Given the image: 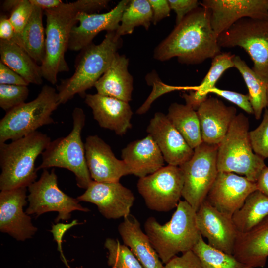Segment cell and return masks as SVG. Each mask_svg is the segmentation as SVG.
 Returning a JSON list of instances; mask_svg holds the SVG:
<instances>
[{
  "label": "cell",
  "mask_w": 268,
  "mask_h": 268,
  "mask_svg": "<svg viewBox=\"0 0 268 268\" xmlns=\"http://www.w3.org/2000/svg\"><path fill=\"white\" fill-rule=\"evenodd\" d=\"M211 13L201 6L188 14L155 48L153 58L164 62L176 57L182 64H198L221 53Z\"/></svg>",
  "instance_id": "1"
},
{
  "label": "cell",
  "mask_w": 268,
  "mask_h": 268,
  "mask_svg": "<svg viewBox=\"0 0 268 268\" xmlns=\"http://www.w3.org/2000/svg\"><path fill=\"white\" fill-rule=\"evenodd\" d=\"M108 0H78L63 2L57 7L44 11L46 17L45 55L40 65L43 78L52 84L57 82L58 74L69 70L65 59L73 28L82 12L95 13L105 8Z\"/></svg>",
  "instance_id": "2"
},
{
  "label": "cell",
  "mask_w": 268,
  "mask_h": 268,
  "mask_svg": "<svg viewBox=\"0 0 268 268\" xmlns=\"http://www.w3.org/2000/svg\"><path fill=\"white\" fill-rule=\"evenodd\" d=\"M145 233L163 264L179 253L191 251L202 236L196 221V211L185 200L180 201L171 219L160 224L153 217L144 224Z\"/></svg>",
  "instance_id": "3"
},
{
  "label": "cell",
  "mask_w": 268,
  "mask_h": 268,
  "mask_svg": "<svg viewBox=\"0 0 268 268\" xmlns=\"http://www.w3.org/2000/svg\"><path fill=\"white\" fill-rule=\"evenodd\" d=\"M122 41L115 31L107 32L99 44L93 43L81 50L73 75L61 81L57 86L60 105L65 104L76 95L85 96V92L96 82L111 65Z\"/></svg>",
  "instance_id": "4"
},
{
  "label": "cell",
  "mask_w": 268,
  "mask_h": 268,
  "mask_svg": "<svg viewBox=\"0 0 268 268\" xmlns=\"http://www.w3.org/2000/svg\"><path fill=\"white\" fill-rule=\"evenodd\" d=\"M46 134L38 131L9 143L0 144V189L28 187L35 182V163L50 142Z\"/></svg>",
  "instance_id": "5"
},
{
  "label": "cell",
  "mask_w": 268,
  "mask_h": 268,
  "mask_svg": "<svg viewBox=\"0 0 268 268\" xmlns=\"http://www.w3.org/2000/svg\"><path fill=\"white\" fill-rule=\"evenodd\" d=\"M249 128L248 118L241 113L237 114L218 145L217 166L218 172L242 175L256 183L266 165L253 150Z\"/></svg>",
  "instance_id": "6"
},
{
  "label": "cell",
  "mask_w": 268,
  "mask_h": 268,
  "mask_svg": "<svg viewBox=\"0 0 268 268\" xmlns=\"http://www.w3.org/2000/svg\"><path fill=\"white\" fill-rule=\"evenodd\" d=\"M73 127L65 137L51 141L42 154V162L37 170L50 167L67 169L75 176L78 187L86 189L93 181L87 166L81 132L85 124L82 109L76 107L72 112Z\"/></svg>",
  "instance_id": "7"
},
{
  "label": "cell",
  "mask_w": 268,
  "mask_h": 268,
  "mask_svg": "<svg viewBox=\"0 0 268 268\" xmlns=\"http://www.w3.org/2000/svg\"><path fill=\"white\" fill-rule=\"evenodd\" d=\"M60 105L56 90L45 85L35 99L6 112L0 121V144L21 138L55 123L51 115Z\"/></svg>",
  "instance_id": "8"
},
{
  "label": "cell",
  "mask_w": 268,
  "mask_h": 268,
  "mask_svg": "<svg viewBox=\"0 0 268 268\" xmlns=\"http://www.w3.org/2000/svg\"><path fill=\"white\" fill-rule=\"evenodd\" d=\"M219 46L242 48L249 55L252 69L268 84V20L242 18L221 33Z\"/></svg>",
  "instance_id": "9"
},
{
  "label": "cell",
  "mask_w": 268,
  "mask_h": 268,
  "mask_svg": "<svg viewBox=\"0 0 268 268\" xmlns=\"http://www.w3.org/2000/svg\"><path fill=\"white\" fill-rule=\"evenodd\" d=\"M217 148L218 145L203 142L194 149L192 157L179 166L184 177L182 197L196 211L217 176Z\"/></svg>",
  "instance_id": "10"
},
{
  "label": "cell",
  "mask_w": 268,
  "mask_h": 268,
  "mask_svg": "<svg viewBox=\"0 0 268 268\" xmlns=\"http://www.w3.org/2000/svg\"><path fill=\"white\" fill-rule=\"evenodd\" d=\"M28 189L29 204L25 211L28 215L38 217L45 212L56 211L58 215L55 222H58L60 220H68L73 211H89L77 199L68 196L59 188L54 169L51 172L43 169L39 179L30 185Z\"/></svg>",
  "instance_id": "11"
},
{
  "label": "cell",
  "mask_w": 268,
  "mask_h": 268,
  "mask_svg": "<svg viewBox=\"0 0 268 268\" xmlns=\"http://www.w3.org/2000/svg\"><path fill=\"white\" fill-rule=\"evenodd\" d=\"M183 185V174L180 167L168 165L140 178L137 188L149 209L168 212L177 207Z\"/></svg>",
  "instance_id": "12"
},
{
  "label": "cell",
  "mask_w": 268,
  "mask_h": 268,
  "mask_svg": "<svg viewBox=\"0 0 268 268\" xmlns=\"http://www.w3.org/2000/svg\"><path fill=\"white\" fill-rule=\"evenodd\" d=\"M76 199L79 201L95 204L106 218L117 219L130 214L135 197L131 190L119 182H100L93 180L85 192Z\"/></svg>",
  "instance_id": "13"
},
{
  "label": "cell",
  "mask_w": 268,
  "mask_h": 268,
  "mask_svg": "<svg viewBox=\"0 0 268 268\" xmlns=\"http://www.w3.org/2000/svg\"><path fill=\"white\" fill-rule=\"evenodd\" d=\"M200 5L210 11L212 28L218 36L244 18L268 20V0H203Z\"/></svg>",
  "instance_id": "14"
},
{
  "label": "cell",
  "mask_w": 268,
  "mask_h": 268,
  "mask_svg": "<svg viewBox=\"0 0 268 268\" xmlns=\"http://www.w3.org/2000/svg\"><path fill=\"white\" fill-rule=\"evenodd\" d=\"M257 190L256 183L244 176L218 172L206 199L218 211L232 217L247 197Z\"/></svg>",
  "instance_id": "15"
},
{
  "label": "cell",
  "mask_w": 268,
  "mask_h": 268,
  "mask_svg": "<svg viewBox=\"0 0 268 268\" xmlns=\"http://www.w3.org/2000/svg\"><path fill=\"white\" fill-rule=\"evenodd\" d=\"M196 221L201 235L207 238L209 245L233 255L239 233L232 217L218 211L205 199L196 211Z\"/></svg>",
  "instance_id": "16"
},
{
  "label": "cell",
  "mask_w": 268,
  "mask_h": 268,
  "mask_svg": "<svg viewBox=\"0 0 268 268\" xmlns=\"http://www.w3.org/2000/svg\"><path fill=\"white\" fill-rule=\"evenodd\" d=\"M27 187L0 193V230L19 241L32 237L37 230L23 207L27 204Z\"/></svg>",
  "instance_id": "17"
},
{
  "label": "cell",
  "mask_w": 268,
  "mask_h": 268,
  "mask_svg": "<svg viewBox=\"0 0 268 268\" xmlns=\"http://www.w3.org/2000/svg\"><path fill=\"white\" fill-rule=\"evenodd\" d=\"M146 131L158 146L168 165L180 166L192 157L194 149L188 145L164 113H155Z\"/></svg>",
  "instance_id": "18"
},
{
  "label": "cell",
  "mask_w": 268,
  "mask_h": 268,
  "mask_svg": "<svg viewBox=\"0 0 268 268\" xmlns=\"http://www.w3.org/2000/svg\"><path fill=\"white\" fill-rule=\"evenodd\" d=\"M84 147L87 166L93 181L117 182L130 174L124 162L117 158L111 147L97 135L88 136Z\"/></svg>",
  "instance_id": "19"
},
{
  "label": "cell",
  "mask_w": 268,
  "mask_h": 268,
  "mask_svg": "<svg viewBox=\"0 0 268 268\" xmlns=\"http://www.w3.org/2000/svg\"><path fill=\"white\" fill-rule=\"evenodd\" d=\"M130 1L122 0L114 8L104 13H80L77 18L79 25H76L72 30L68 49L81 50L93 43V39L100 32L116 31Z\"/></svg>",
  "instance_id": "20"
},
{
  "label": "cell",
  "mask_w": 268,
  "mask_h": 268,
  "mask_svg": "<svg viewBox=\"0 0 268 268\" xmlns=\"http://www.w3.org/2000/svg\"><path fill=\"white\" fill-rule=\"evenodd\" d=\"M85 103L92 109L93 118L101 127L120 136L132 128L133 113L128 102L96 93L86 94Z\"/></svg>",
  "instance_id": "21"
},
{
  "label": "cell",
  "mask_w": 268,
  "mask_h": 268,
  "mask_svg": "<svg viewBox=\"0 0 268 268\" xmlns=\"http://www.w3.org/2000/svg\"><path fill=\"white\" fill-rule=\"evenodd\" d=\"M197 113L202 141L216 145L225 137L237 115L235 107L227 106L221 100L211 96L201 105Z\"/></svg>",
  "instance_id": "22"
},
{
  "label": "cell",
  "mask_w": 268,
  "mask_h": 268,
  "mask_svg": "<svg viewBox=\"0 0 268 268\" xmlns=\"http://www.w3.org/2000/svg\"><path fill=\"white\" fill-rule=\"evenodd\" d=\"M121 158L130 174L139 178L157 171L164 166L165 161L158 146L149 134L129 143L122 150Z\"/></svg>",
  "instance_id": "23"
},
{
  "label": "cell",
  "mask_w": 268,
  "mask_h": 268,
  "mask_svg": "<svg viewBox=\"0 0 268 268\" xmlns=\"http://www.w3.org/2000/svg\"><path fill=\"white\" fill-rule=\"evenodd\" d=\"M233 255L252 268L265 266L268 257V216L251 231L238 233Z\"/></svg>",
  "instance_id": "24"
},
{
  "label": "cell",
  "mask_w": 268,
  "mask_h": 268,
  "mask_svg": "<svg viewBox=\"0 0 268 268\" xmlns=\"http://www.w3.org/2000/svg\"><path fill=\"white\" fill-rule=\"evenodd\" d=\"M118 230L123 244L131 250L143 268H164L147 235L134 216L130 214L124 218Z\"/></svg>",
  "instance_id": "25"
},
{
  "label": "cell",
  "mask_w": 268,
  "mask_h": 268,
  "mask_svg": "<svg viewBox=\"0 0 268 268\" xmlns=\"http://www.w3.org/2000/svg\"><path fill=\"white\" fill-rule=\"evenodd\" d=\"M129 59L118 52L108 68L95 83L97 93L127 102L132 100L133 77L128 71Z\"/></svg>",
  "instance_id": "26"
},
{
  "label": "cell",
  "mask_w": 268,
  "mask_h": 268,
  "mask_svg": "<svg viewBox=\"0 0 268 268\" xmlns=\"http://www.w3.org/2000/svg\"><path fill=\"white\" fill-rule=\"evenodd\" d=\"M0 61L20 75L28 84L43 83L41 68L22 47L12 42L0 40Z\"/></svg>",
  "instance_id": "27"
},
{
  "label": "cell",
  "mask_w": 268,
  "mask_h": 268,
  "mask_svg": "<svg viewBox=\"0 0 268 268\" xmlns=\"http://www.w3.org/2000/svg\"><path fill=\"white\" fill-rule=\"evenodd\" d=\"M235 55L230 52H221L213 59L211 67L205 76L197 86L192 87L189 93H183L182 97L186 104L197 111L201 105L208 98L209 91L215 87L216 83L230 68L234 67L233 58Z\"/></svg>",
  "instance_id": "28"
},
{
  "label": "cell",
  "mask_w": 268,
  "mask_h": 268,
  "mask_svg": "<svg viewBox=\"0 0 268 268\" xmlns=\"http://www.w3.org/2000/svg\"><path fill=\"white\" fill-rule=\"evenodd\" d=\"M166 115L192 148L203 142L197 111L186 104L175 102L169 106Z\"/></svg>",
  "instance_id": "29"
},
{
  "label": "cell",
  "mask_w": 268,
  "mask_h": 268,
  "mask_svg": "<svg viewBox=\"0 0 268 268\" xmlns=\"http://www.w3.org/2000/svg\"><path fill=\"white\" fill-rule=\"evenodd\" d=\"M268 216V196L257 190L246 199L232 219L239 233H247Z\"/></svg>",
  "instance_id": "30"
},
{
  "label": "cell",
  "mask_w": 268,
  "mask_h": 268,
  "mask_svg": "<svg viewBox=\"0 0 268 268\" xmlns=\"http://www.w3.org/2000/svg\"><path fill=\"white\" fill-rule=\"evenodd\" d=\"M43 14V9L33 6L31 16L20 37L21 47L40 66L45 55Z\"/></svg>",
  "instance_id": "31"
},
{
  "label": "cell",
  "mask_w": 268,
  "mask_h": 268,
  "mask_svg": "<svg viewBox=\"0 0 268 268\" xmlns=\"http://www.w3.org/2000/svg\"><path fill=\"white\" fill-rule=\"evenodd\" d=\"M234 67L240 73L248 90V95L256 119L267 107L268 84L263 81L240 56L233 58Z\"/></svg>",
  "instance_id": "32"
},
{
  "label": "cell",
  "mask_w": 268,
  "mask_h": 268,
  "mask_svg": "<svg viewBox=\"0 0 268 268\" xmlns=\"http://www.w3.org/2000/svg\"><path fill=\"white\" fill-rule=\"evenodd\" d=\"M152 11L148 0H132L124 11L117 35L131 34L134 28L143 26L148 30L152 21Z\"/></svg>",
  "instance_id": "33"
},
{
  "label": "cell",
  "mask_w": 268,
  "mask_h": 268,
  "mask_svg": "<svg viewBox=\"0 0 268 268\" xmlns=\"http://www.w3.org/2000/svg\"><path fill=\"white\" fill-rule=\"evenodd\" d=\"M192 251L202 268H252L239 261L233 255L218 250L206 243L201 236Z\"/></svg>",
  "instance_id": "34"
},
{
  "label": "cell",
  "mask_w": 268,
  "mask_h": 268,
  "mask_svg": "<svg viewBox=\"0 0 268 268\" xmlns=\"http://www.w3.org/2000/svg\"><path fill=\"white\" fill-rule=\"evenodd\" d=\"M105 247L108 251V263L112 268H143L131 250L117 240L106 239Z\"/></svg>",
  "instance_id": "35"
},
{
  "label": "cell",
  "mask_w": 268,
  "mask_h": 268,
  "mask_svg": "<svg viewBox=\"0 0 268 268\" xmlns=\"http://www.w3.org/2000/svg\"><path fill=\"white\" fill-rule=\"evenodd\" d=\"M145 79L147 84L152 87V90L144 102L137 109L136 113L138 115L146 113L152 103L163 94L176 90L192 89V87L172 86L163 83L155 70L148 73Z\"/></svg>",
  "instance_id": "36"
},
{
  "label": "cell",
  "mask_w": 268,
  "mask_h": 268,
  "mask_svg": "<svg viewBox=\"0 0 268 268\" xmlns=\"http://www.w3.org/2000/svg\"><path fill=\"white\" fill-rule=\"evenodd\" d=\"M28 94L27 86L0 84V107L8 112L25 103Z\"/></svg>",
  "instance_id": "37"
},
{
  "label": "cell",
  "mask_w": 268,
  "mask_h": 268,
  "mask_svg": "<svg viewBox=\"0 0 268 268\" xmlns=\"http://www.w3.org/2000/svg\"><path fill=\"white\" fill-rule=\"evenodd\" d=\"M249 138L254 152L265 159L268 158V109L265 110L263 119L254 130L249 131Z\"/></svg>",
  "instance_id": "38"
},
{
  "label": "cell",
  "mask_w": 268,
  "mask_h": 268,
  "mask_svg": "<svg viewBox=\"0 0 268 268\" xmlns=\"http://www.w3.org/2000/svg\"><path fill=\"white\" fill-rule=\"evenodd\" d=\"M33 9L30 0H16L9 19L12 24L21 47V34L28 22Z\"/></svg>",
  "instance_id": "39"
},
{
  "label": "cell",
  "mask_w": 268,
  "mask_h": 268,
  "mask_svg": "<svg viewBox=\"0 0 268 268\" xmlns=\"http://www.w3.org/2000/svg\"><path fill=\"white\" fill-rule=\"evenodd\" d=\"M209 93H213L235 104L249 114H253V110L248 94L223 90L216 86L210 89Z\"/></svg>",
  "instance_id": "40"
},
{
  "label": "cell",
  "mask_w": 268,
  "mask_h": 268,
  "mask_svg": "<svg viewBox=\"0 0 268 268\" xmlns=\"http://www.w3.org/2000/svg\"><path fill=\"white\" fill-rule=\"evenodd\" d=\"M171 10L176 14V24H179L190 13L201 6L197 0H168Z\"/></svg>",
  "instance_id": "41"
},
{
  "label": "cell",
  "mask_w": 268,
  "mask_h": 268,
  "mask_svg": "<svg viewBox=\"0 0 268 268\" xmlns=\"http://www.w3.org/2000/svg\"><path fill=\"white\" fill-rule=\"evenodd\" d=\"M164 268H202L199 260L191 250L176 256L165 264Z\"/></svg>",
  "instance_id": "42"
},
{
  "label": "cell",
  "mask_w": 268,
  "mask_h": 268,
  "mask_svg": "<svg viewBox=\"0 0 268 268\" xmlns=\"http://www.w3.org/2000/svg\"><path fill=\"white\" fill-rule=\"evenodd\" d=\"M81 224L76 219L73 220L69 223H57L56 224L52 225V229L50 230V232L53 234L54 240L57 243L58 250L60 252L62 260L67 267L69 265L63 253L62 239L64 234L68 230L75 225Z\"/></svg>",
  "instance_id": "43"
},
{
  "label": "cell",
  "mask_w": 268,
  "mask_h": 268,
  "mask_svg": "<svg viewBox=\"0 0 268 268\" xmlns=\"http://www.w3.org/2000/svg\"><path fill=\"white\" fill-rule=\"evenodd\" d=\"M0 84L28 86L29 84L20 75L0 61Z\"/></svg>",
  "instance_id": "44"
},
{
  "label": "cell",
  "mask_w": 268,
  "mask_h": 268,
  "mask_svg": "<svg viewBox=\"0 0 268 268\" xmlns=\"http://www.w3.org/2000/svg\"><path fill=\"white\" fill-rule=\"evenodd\" d=\"M152 11V22L156 25L170 16L171 8L168 0H148Z\"/></svg>",
  "instance_id": "45"
},
{
  "label": "cell",
  "mask_w": 268,
  "mask_h": 268,
  "mask_svg": "<svg viewBox=\"0 0 268 268\" xmlns=\"http://www.w3.org/2000/svg\"><path fill=\"white\" fill-rule=\"evenodd\" d=\"M0 40L12 42L19 46V41L9 17L5 15L0 17Z\"/></svg>",
  "instance_id": "46"
},
{
  "label": "cell",
  "mask_w": 268,
  "mask_h": 268,
  "mask_svg": "<svg viewBox=\"0 0 268 268\" xmlns=\"http://www.w3.org/2000/svg\"><path fill=\"white\" fill-rule=\"evenodd\" d=\"M256 183L257 189L268 196V167L263 169Z\"/></svg>",
  "instance_id": "47"
},
{
  "label": "cell",
  "mask_w": 268,
  "mask_h": 268,
  "mask_svg": "<svg viewBox=\"0 0 268 268\" xmlns=\"http://www.w3.org/2000/svg\"><path fill=\"white\" fill-rule=\"evenodd\" d=\"M30 1L33 6L44 11L57 7L63 2L60 0H30Z\"/></svg>",
  "instance_id": "48"
},
{
  "label": "cell",
  "mask_w": 268,
  "mask_h": 268,
  "mask_svg": "<svg viewBox=\"0 0 268 268\" xmlns=\"http://www.w3.org/2000/svg\"><path fill=\"white\" fill-rule=\"evenodd\" d=\"M267 107L268 109V96H267Z\"/></svg>",
  "instance_id": "49"
},
{
  "label": "cell",
  "mask_w": 268,
  "mask_h": 268,
  "mask_svg": "<svg viewBox=\"0 0 268 268\" xmlns=\"http://www.w3.org/2000/svg\"><path fill=\"white\" fill-rule=\"evenodd\" d=\"M68 268H70V267H69V266L68 267Z\"/></svg>",
  "instance_id": "50"
}]
</instances>
